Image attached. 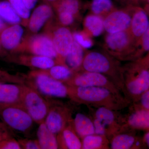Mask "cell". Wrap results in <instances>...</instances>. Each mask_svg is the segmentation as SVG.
Returning <instances> with one entry per match:
<instances>
[{
    "label": "cell",
    "instance_id": "34",
    "mask_svg": "<svg viewBox=\"0 0 149 149\" xmlns=\"http://www.w3.org/2000/svg\"><path fill=\"white\" fill-rule=\"evenodd\" d=\"M24 77L12 75L6 71L0 70V83H14L24 84L25 81Z\"/></svg>",
    "mask_w": 149,
    "mask_h": 149
},
{
    "label": "cell",
    "instance_id": "37",
    "mask_svg": "<svg viewBox=\"0 0 149 149\" xmlns=\"http://www.w3.org/2000/svg\"><path fill=\"white\" fill-rule=\"evenodd\" d=\"M141 46L143 50L145 52L149 51V25L148 29L144 32L141 39Z\"/></svg>",
    "mask_w": 149,
    "mask_h": 149
},
{
    "label": "cell",
    "instance_id": "16",
    "mask_svg": "<svg viewBox=\"0 0 149 149\" xmlns=\"http://www.w3.org/2000/svg\"><path fill=\"white\" fill-rule=\"evenodd\" d=\"M149 25V17L146 12L140 8L135 10L132 15L129 29L134 39H141Z\"/></svg>",
    "mask_w": 149,
    "mask_h": 149
},
{
    "label": "cell",
    "instance_id": "19",
    "mask_svg": "<svg viewBox=\"0 0 149 149\" xmlns=\"http://www.w3.org/2000/svg\"><path fill=\"white\" fill-rule=\"evenodd\" d=\"M37 136L41 149L59 148L56 136L49 130L45 121L39 124Z\"/></svg>",
    "mask_w": 149,
    "mask_h": 149
},
{
    "label": "cell",
    "instance_id": "12",
    "mask_svg": "<svg viewBox=\"0 0 149 149\" xmlns=\"http://www.w3.org/2000/svg\"><path fill=\"white\" fill-rule=\"evenodd\" d=\"M24 84L0 83V108L21 105Z\"/></svg>",
    "mask_w": 149,
    "mask_h": 149
},
{
    "label": "cell",
    "instance_id": "46",
    "mask_svg": "<svg viewBox=\"0 0 149 149\" xmlns=\"http://www.w3.org/2000/svg\"><path fill=\"white\" fill-rule=\"evenodd\" d=\"M126 1H127V0H126ZM128 1H133V0H128Z\"/></svg>",
    "mask_w": 149,
    "mask_h": 149
},
{
    "label": "cell",
    "instance_id": "39",
    "mask_svg": "<svg viewBox=\"0 0 149 149\" xmlns=\"http://www.w3.org/2000/svg\"><path fill=\"white\" fill-rule=\"evenodd\" d=\"M141 103L143 108L149 110V90L141 95Z\"/></svg>",
    "mask_w": 149,
    "mask_h": 149
},
{
    "label": "cell",
    "instance_id": "25",
    "mask_svg": "<svg viewBox=\"0 0 149 149\" xmlns=\"http://www.w3.org/2000/svg\"><path fill=\"white\" fill-rule=\"evenodd\" d=\"M0 17L6 23L22 24V20L8 1H0Z\"/></svg>",
    "mask_w": 149,
    "mask_h": 149
},
{
    "label": "cell",
    "instance_id": "45",
    "mask_svg": "<svg viewBox=\"0 0 149 149\" xmlns=\"http://www.w3.org/2000/svg\"><path fill=\"white\" fill-rule=\"evenodd\" d=\"M1 47V43H0V47Z\"/></svg>",
    "mask_w": 149,
    "mask_h": 149
},
{
    "label": "cell",
    "instance_id": "14",
    "mask_svg": "<svg viewBox=\"0 0 149 149\" xmlns=\"http://www.w3.org/2000/svg\"><path fill=\"white\" fill-rule=\"evenodd\" d=\"M53 15L52 7L45 3L37 7L29 18L27 27L31 33H37Z\"/></svg>",
    "mask_w": 149,
    "mask_h": 149
},
{
    "label": "cell",
    "instance_id": "30",
    "mask_svg": "<svg viewBox=\"0 0 149 149\" xmlns=\"http://www.w3.org/2000/svg\"><path fill=\"white\" fill-rule=\"evenodd\" d=\"M104 137L105 136L96 134L85 136L82 141V149H96L102 148L105 142Z\"/></svg>",
    "mask_w": 149,
    "mask_h": 149
},
{
    "label": "cell",
    "instance_id": "26",
    "mask_svg": "<svg viewBox=\"0 0 149 149\" xmlns=\"http://www.w3.org/2000/svg\"><path fill=\"white\" fill-rule=\"evenodd\" d=\"M80 6V0H59L52 7L56 13L66 12L77 17L79 14Z\"/></svg>",
    "mask_w": 149,
    "mask_h": 149
},
{
    "label": "cell",
    "instance_id": "3",
    "mask_svg": "<svg viewBox=\"0 0 149 149\" xmlns=\"http://www.w3.org/2000/svg\"><path fill=\"white\" fill-rule=\"evenodd\" d=\"M16 52L28 53L31 54L49 57L54 59L59 64H63L51 37L45 32L24 38Z\"/></svg>",
    "mask_w": 149,
    "mask_h": 149
},
{
    "label": "cell",
    "instance_id": "29",
    "mask_svg": "<svg viewBox=\"0 0 149 149\" xmlns=\"http://www.w3.org/2000/svg\"><path fill=\"white\" fill-rule=\"evenodd\" d=\"M135 139L133 136L127 134H119L113 138L111 144L113 149H129L133 146Z\"/></svg>",
    "mask_w": 149,
    "mask_h": 149
},
{
    "label": "cell",
    "instance_id": "13",
    "mask_svg": "<svg viewBox=\"0 0 149 149\" xmlns=\"http://www.w3.org/2000/svg\"><path fill=\"white\" fill-rule=\"evenodd\" d=\"M23 29L19 24L8 25L0 32L1 46L6 50L16 53L22 42Z\"/></svg>",
    "mask_w": 149,
    "mask_h": 149
},
{
    "label": "cell",
    "instance_id": "40",
    "mask_svg": "<svg viewBox=\"0 0 149 149\" xmlns=\"http://www.w3.org/2000/svg\"><path fill=\"white\" fill-rule=\"evenodd\" d=\"M22 1L26 7L30 10L35 6L37 0H22Z\"/></svg>",
    "mask_w": 149,
    "mask_h": 149
},
{
    "label": "cell",
    "instance_id": "2",
    "mask_svg": "<svg viewBox=\"0 0 149 149\" xmlns=\"http://www.w3.org/2000/svg\"><path fill=\"white\" fill-rule=\"evenodd\" d=\"M26 80L29 84L28 86L45 95L58 98L68 96V88L66 84L40 72L38 70L29 72Z\"/></svg>",
    "mask_w": 149,
    "mask_h": 149
},
{
    "label": "cell",
    "instance_id": "24",
    "mask_svg": "<svg viewBox=\"0 0 149 149\" xmlns=\"http://www.w3.org/2000/svg\"><path fill=\"white\" fill-rule=\"evenodd\" d=\"M128 123L132 128L149 130V110L143 108L134 112L128 117Z\"/></svg>",
    "mask_w": 149,
    "mask_h": 149
},
{
    "label": "cell",
    "instance_id": "17",
    "mask_svg": "<svg viewBox=\"0 0 149 149\" xmlns=\"http://www.w3.org/2000/svg\"><path fill=\"white\" fill-rule=\"evenodd\" d=\"M56 137L59 148L82 149V141L71 125H67Z\"/></svg>",
    "mask_w": 149,
    "mask_h": 149
},
{
    "label": "cell",
    "instance_id": "43",
    "mask_svg": "<svg viewBox=\"0 0 149 149\" xmlns=\"http://www.w3.org/2000/svg\"><path fill=\"white\" fill-rule=\"evenodd\" d=\"M144 139H145L146 144H147V146L149 148V131L146 133L145 137H144Z\"/></svg>",
    "mask_w": 149,
    "mask_h": 149
},
{
    "label": "cell",
    "instance_id": "33",
    "mask_svg": "<svg viewBox=\"0 0 149 149\" xmlns=\"http://www.w3.org/2000/svg\"><path fill=\"white\" fill-rule=\"evenodd\" d=\"M56 13L57 14V23L64 27H67L72 25L76 17L72 14L66 12H60Z\"/></svg>",
    "mask_w": 149,
    "mask_h": 149
},
{
    "label": "cell",
    "instance_id": "11",
    "mask_svg": "<svg viewBox=\"0 0 149 149\" xmlns=\"http://www.w3.org/2000/svg\"><path fill=\"white\" fill-rule=\"evenodd\" d=\"M67 109L61 106L50 107L45 122L49 130L56 136L61 133L70 121Z\"/></svg>",
    "mask_w": 149,
    "mask_h": 149
},
{
    "label": "cell",
    "instance_id": "31",
    "mask_svg": "<svg viewBox=\"0 0 149 149\" xmlns=\"http://www.w3.org/2000/svg\"><path fill=\"white\" fill-rule=\"evenodd\" d=\"M22 20V24L27 26L29 21L30 10L26 7L22 0H7Z\"/></svg>",
    "mask_w": 149,
    "mask_h": 149
},
{
    "label": "cell",
    "instance_id": "5",
    "mask_svg": "<svg viewBox=\"0 0 149 149\" xmlns=\"http://www.w3.org/2000/svg\"><path fill=\"white\" fill-rule=\"evenodd\" d=\"M0 118L7 127L21 133L31 130L34 122L21 105L0 108Z\"/></svg>",
    "mask_w": 149,
    "mask_h": 149
},
{
    "label": "cell",
    "instance_id": "10",
    "mask_svg": "<svg viewBox=\"0 0 149 149\" xmlns=\"http://www.w3.org/2000/svg\"><path fill=\"white\" fill-rule=\"evenodd\" d=\"M131 17L128 10H113L104 17V31L111 34L128 30Z\"/></svg>",
    "mask_w": 149,
    "mask_h": 149
},
{
    "label": "cell",
    "instance_id": "18",
    "mask_svg": "<svg viewBox=\"0 0 149 149\" xmlns=\"http://www.w3.org/2000/svg\"><path fill=\"white\" fill-rule=\"evenodd\" d=\"M149 71L143 70L127 85V90L133 95H141L149 90Z\"/></svg>",
    "mask_w": 149,
    "mask_h": 149
},
{
    "label": "cell",
    "instance_id": "36",
    "mask_svg": "<svg viewBox=\"0 0 149 149\" xmlns=\"http://www.w3.org/2000/svg\"><path fill=\"white\" fill-rule=\"evenodd\" d=\"M22 149H41L38 140L20 139L18 141Z\"/></svg>",
    "mask_w": 149,
    "mask_h": 149
},
{
    "label": "cell",
    "instance_id": "32",
    "mask_svg": "<svg viewBox=\"0 0 149 149\" xmlns=\"http://www.w3.org/2000/svg\"><path fill=\"white\" fill-rule=\"evenodd\" d=\"M73 34L74 41L84 49H90L93 46L92 38L84 31L75 32Z\"/></svg>",
    "mask_w": 149,
    "mask_h": 149
},
{
    "label": "cell",
    "instance_id": "6",
    "mask_svg": "<svg viewBox=\"0 0 149 149\" xmlns=\"http://www.w3.org/2000/svg\"><path fill=\"white\" fill-rule=\"evenodd\" d=\"M45 33L49 35L56 52L63 64L64 58L72 47L74 42L73 34L67 27L61 26L56 22L47 23Z\"/></svg>",
    "mask_w": 149,
    "mask_h": 149
},
{
    "label": "cell",
    "instance_id": "7",
    "mask_svg": "<svg viewBox=\"0 0 149 149\" xmlns=\"http://www.w3.org/2000/svg\"><path fill=\"white\" fill-rule=\"evenodd\" d=\"M68 86L77 87H102L108 88L118 93L115 86L104 74L83 71L74 72L72 77L63 82Z\"/></svg>",
    "mask_w": 149,
    "mask_h": 149
},
{
    "label": "cell",
    "instance_id": "42",
    "mask_svg": "<svg viewBox=\"0 0 149 149\" xmlns=\"http://www.w3.org/2000/svg\"><path fill=\"white\" fill-rule=\"evenodd\" d=\"M59 0H45L46 3L52 6H53L56 3L58 2Z\"/></svg>",
    "mask_w": 149,
    "mask_h": 149
},
{
    "label": "cell",
    "instance_id": "1",
    "mask_svg": "<svg viewBox=\"0 0 149 149\" xmlns=\"http://www.w3.org/2000/svg\"><path fill=\"white\" fill-rule=\"evenodd\" d=\"M67 86L68 96L74 101L105 107L112 110L119 108V99H118L117 93L108 88L102 87Z\"/></svg>",
    "mask_w": 149,
    "mask_h": 149
},
{
    "label": "cell",
    "instance_id": "23",
    "mask_svg": "<svg viewBox=\"0 0 149 149\" xmlns=\"http://www.w3.org/2000/svg\"><path fill=\"white\" fill-rule=\"evenodd\" d=\"M38 70L55 80L63 83L72 77L74 73L66 65L61 64L55 65L49 69Z\"/></svg>",
    "mask_w": 149,
    "mask_h": 149
},
{
    "label": "cell",
    "instance_id": "4",
    "mask_svg": "<svg viewBox=\"0 0 149 149\" xmlns=\"http://www.w3.org/2000/svg\"><path fill=\"white\" fill-rule=\"evenodd\" d=\"M22 105L32 117L34 122L40 124L45 121L51 105L41 93L27 85H24Z\"/></svg>",
    "mask_w": 149,
    "mask_h": 149
},
{
    "label": "cell",
    "instance_id": "27",
    "mask_svg": "<svg viewBox=\"0 0 149 149\" xmlns=\"http://www.w3.org/2000/svg\"><path fill=\"white\" fill-rule=\"evenodd\" d=\"M90 8L92 13L103 17L114 9L112 0H92Z\"/></svg>",
    "mask_w": 149,
    "mask_h": 149
},
{
    "label": "cell",
    "instance_id": "47",
    "mask_svg": "<svg viewBox=\"0 0 149 149\" xmlns=\"http://www.w3.org/2000/svg\"></svg>",
    "mask_w": 149,
    "mask_h": 149
},
{
    "label": "cell",
    "instance_id": "35",
    "mask_svg": "<svg viewBox=\"0 0 149 149\" xmlns=\"http://www.w3.org/2000/svg\"><path fill=\"white\" fill-rule=\"evenodd\" d=\"M18 141L12 137L0 142V149H21Z\"/></svg>",
    "mask_w": 149,
    "mask_h": 149
},
{
    "label": "cell",
    "instance_id": "15",
    "mask_svg": "<svg viewBox=\"0 0 149 149\" xmlns=\"http://www.w3.org/2000/svg\"><path fill=\"white\" fill-rule=\"evenodd\" d=\"M15 61L19 64L39 70L49 69L55 65L59 64L56 60L52 58L33 54L21 55Z\"/></svg>",
    "mask_w": 149,
    "mask_h": 149
},
{
    "label": "cell",
    "instance_id": "20",
    "mask_svg": "<svg viewBox=\"0 0 149 149\" xmlns=\"http://www.w3.org/2000/svg\"><path fill=\"white\" fill-rule=\"evenodd\" d=\"M83 27V31L90 37H99L104 31V17L93 13L88 15L84 19Z\"/></svg>",
    "mask_w": 149,
    "mask_h": 149
},
{
    "label": "cell",
    "instance_id": "22",
    "mask_svg": "<svg viewBox=\"0 0 149 149\" xmlns=\"http://www.w3.org/2000/svg\"><path fill=\"white\" fill-rule=\"evenodd\" d=\"M73 124L75 132L82 139L88 135L95 134L93 121L83 113H78L76 114Z\"/></svg>",
    "mask_w": 149,
    "mask_h": 149
},
{
    "label": "cell",
    "instance_id": "8",
    "mask_svg": "<svg viewBox=\"0 0 149 149\" xmlns=\"http://www.w3.org/2000/svg\"><path fill=\"white\" fill-rule=\"evenodd\" d=\"M134 39L129 29L107 34L105 38V47L113 54L125 55L130 52Z\"/></svg>",
    "mask_w": 149,
    "mask_h": 149
},
{
    "label": "cell",
    "instance_id": "28",
    "mask_svg": "<svg viewBox=\"0 0 149 149\" xmlns=\"http://www.w3.org/2000/svg\"><path fill=\"white\" fill-rule=\"evenodd\" d=\"M95 118L105 128L113 125L115 121L116 116L112 109L105 107H100L95 113Z\"/></svg>",
    "mask_w": 149,
    "mask_h": 149
},
{
    "label": "cell",
    "instance_id": "21",
    "mask_svg": "<svg viewBox=\"0 0 149 149\" xmlns=\"http://www.w3.org/2000/svg\"><path fill=\"white\" fill-rule=\"evenodd\" d=\"M84 49L74 41L70 51L64 58V64L74 72L81 68L84 56Z\"/></svg>",
    "mask_w": 149,
    "mask_h": 149
},
{
    "label": "cell",
    "instance_id": "44",
    "mask_svg": "<svg viewBox=\"0 0 149 149\" xmlns=\"http://www.w3.org/2000/svg\"><path fill=\"white\" fill-rule=\"evenodd\" d=\"M147 1H148V3L149 4V0H147Z\"/></svg>",
    "mask_w": 149,
    "mask_h": 149
},
{
    "label": "cell",
    "instance_id": "41",
    "mask_svg": "<svg viewBox=\"0 0 149 149\" xmlns=\"http://www.w3.org/2000/svg\"><path fill=\"white\" fill-rule=\"evenodd\" d=\"M8 26V25L6 24V23L0 17V32Z\"/></svg>",
    "mask_w": 149,
    "mask_h": 149
},
{
    "label": "cell",
    "instance_id": "38",
    "mask_svg": "<svg viewBox=\"0 0 149 149\" xmlns=\"http://www.w3.org/2000/svg\"><path fill=\"white\" fill-rule=\"evenodd\" d=\"M6 127L3 122H0V142L4 139L11 137Z\"/></svg>",
    "mask_w": 149,
    "mask_h": 149
},
{
    "label": "cell",
    "instance_id": "9",
    "mask_svg": "<svg viewBox=\"0 0 149 149\" xmlns=\"http://www.w3.org/2000/svg\"><path fill=\"white\" fill-rule=\"evenodd\" d=\"M113 67L112 61L106 54L98 52H91L85 55L80 68L84 71L105 75L111 74Z\"/></svg>",
    "mask_w": 149,
    "mask_h": 149
}]
</instances>
